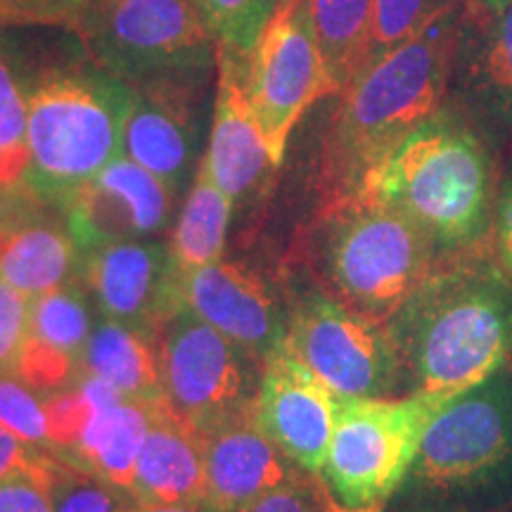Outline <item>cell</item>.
<instances>
[{"instance_id": "obj_1", "label": "cell", "mask_w": 512, "mask_h": 512, "mask_svg": "<svg viewBox=\"0 0 512 512\" xmlns=\"http://www.w3.org/2000/svg\"><path fill=\"white\" fill-rule=\"evenodd\" d=\"M465 5L361 69L347 88L320 147V209L361 195L380 166L446 102L456 72Z\"/></svg>"}, {"instance_id": "obj_2", "label": "cell", "mask_w": 512, "mask_h": 512, "mask_svg": "<svg viewBox=\"0 0 512 512\" xmlns=\"http://www.w3.org/2000/svg\"><path fill=\"white\" fill-rule=\"evenodd\" d=\"M486 133L470 112L444 102L361 190L418 223L437 268L494 254L501 188Z\"/></svg>"}, {"instance_id": "obj_3", "label": "cell", "mask_w": 512, "mask_h": 512, "mask_svg": "<svg viewBox=\"0 0 512 512\" xmlns=\"http://www.w3.org/2000/svg\"><path fill=\"white\" fill-rule=\"evenodd\" d=\"M384 325L403 394L453 396L512 368V285L494 254L434 268Z\"/></svg>"}, {"instance_id": "obj_4", "label": "cell", "mask_w": 512, "mask_h": 512, "mask_svg": "<svg viewBox=\"0 0 512 512\" xmlns=\"http://www.w3.org/2000/svg\"><path fill=\"white\" fill-rule=\"evenodd\" d=\"M15 55L27 95L24 185L62 204L121 155L133 88L83 48L74 60L29 62L19 50Z\"/></svg>"}, {"instance_id": "obj_5", "label": "cell", "mask_w": 512, "mask_h": 512, "mask_svg": "<svg viewBox=\"0 0 512 512\" xmlns=\"http://www.w3.org/2000/svg\"><path fill=\"white\" fill-rule=\"evenodd\" d=\"M387 505L396 512H496L512 505V368L441 403Z\"/></svg>"}, {"instance_id": "obj_6", "label": "cell", "mask_w": 512, "mask_h": 512, "mask_svg": "<svg viewBox=\"0 0 512 512\" xmlns=\"http://www.w3.org/2000/svg\"><path fill=\"white\" fill-rule=\"evenodd\" d=\"M306 259L318 290L382 323L437 268L418 223L368 195L320 209Z\"/></svg>"}, {"instance_id": "obj_7", "label": "cell", "mask_w": 512, "mask_h": 512, "mask_svg": "<svg viewBox=\"0 0 512 512\" xmlns=\"http://www.w3.org/2000/svg\"><path fill=\"white\" fill-rule=\"evenodd\" d=\"M64 27L126 83L211 72L216 43L192 0H79Z\"/></svg>"}, {"instance_id": "obj_8", "label": "cell", "mask_w": 512, "mask_h": 512, "mask_svg": "<svg viewBox=\"0 0 512 512\" xmlns=\"http://www.w3.org/2000/svg\"><path fill=\"white\" fill-rule=\"evenodd\" d=\"M446 399L427 392L339 399L320 467V479L339 508L377 510L389 503L411 470L427 422Z\"/></svg>"}, {"instance_id": "obj_9", "label": "cell", "mask_w": 512, "mask_h": 512, "mask_svg": "<svg viewBox=\"0 0 512 512\" xmlns=\"http://www.w3.org/2000/svg\"><path fill=\"white\" fill-rule=\"evenodd\" d=\"M155 349L162 403L202 437L254 413L264 363L183 302L159 325Z\"/></svg>"}, {"instance_id": "obj_10", "label": "cell", "mask_w": 512, "mask_h": 512, "mask_svg": "<svg viewBox=\"0 0 512 512\" xmlns=\"http://www.w3.org/2000/svg\"><path fill=\"white\" fill-rule=\"evenodd\" d=\"M285 344L337 399L403 394L387 325L347 309L323 290L306 292L294 302Z\"/></svg>"}, {"instance_id": "obj_11", "label": "cell", "mask_w": 512, "mask_h": 512, "mask_svg": "<svg viewBox=\"0 0 512 512\" xmlns=\"http://www.w3.org/2000/svg\"><path fill=\"white\" fill-rule=\"evenodd\" d=\"M242 79L268 152L280 166L297 121L313 102L330 98L306 0H280L245 57Z\"/></svg>"}, {"instance_id": "obj_12", "label": "cell", "mask_w": 512, "mask_h": 512, "mask_svg": "<svg viewBox=\"0 0 512 512\" xmlns=\"http://www.w3.org/2000/svg\"><path fill=\"white\" fill-rule=\"evenodd\" d=\"M211 72L131 83L121 155L145 166L176 192L200 169L204 98Z\"/></svg>"}, {"instance_id": "obj_13", "label": "cell", "mask_w": 512, "mask_h": 512, "mask_svg": "<svg viewBox=\"0 0 512 512\" xmlns=\"http://www.w3.org/2000/svg\"><path fill=\"white\" fill-rule=\"evenodd\" d=\"M79 280L100 316L155 342L181 306L178 268L164 240H114L79 252Z\"/></svg>"}, {"instance_id": "obj_14", "label": "cell", "mask_w": 512, "mask_h": 512, "mask_svg": "<svg viewBox=\"0 0 512 512\" xmlns=\"http://www.w3.org/2000/svg\"><path fill=\"white\" fill-rule=\"evenodd\" d=\"M176 190L126 155L62 202L67 230L79 247L114 240H159L174 219Z\"/></svg>"}, {"instance_id": "obj_15", "label": "cell", "mask_w": 512, "mask_h": 512, "mask_svg": "<svg viewBox=\"0 0 512 512\" xmlns=\"http://www.w3.org/2000/svg\"><path fill=\"white\" fill-rule=\"evenodd\" d=\"M337 403V396L283 342L264 363L254 420L302 470L320 475Z\"/></svg>"}, {"instance_id": "obj_16", "label": "cell", "mask_w": 512, "mask_h": 512, "mask_svg": "<svg viewBox=\"0 0 512 512\" xmlns=\"http://www.w3.org/2000/svg\"><path fill=\"white\" fill-rule=\"evenodd\" d=\"M181 302L261 363L287 337L290 309L254 273L228 261L178 273Z\"/></svg>"}, {"instance_id": "obj_17", "label": "cell", "mask_w": 512, "mask_h": 512, "mask_svg": "<svg viewBox=\"0 0 512 512\" xmlns=\"http://www.w3.org/2000/svg\"><path fill=\"white\" fill-rule=\"evenodd\" d=\"M245 57L216 48L214 112H211L209 145L202 169L233 202L254 195L271 171L278 169L256 124L245 93Z\"/></svg>"}, {"instance_id": "obj_18", "label": "cell", "mask_w": 512, "mask_h": 512, "mask_svg": "<svg viewBox=\"0 0 512 512\" xmlns=\"http://www.w3.org/2000/svg\"><path fill=\"white\" fill-rule=\"evenodd\" d=\"M93 306L81 280L31 299L29 337L15 375L43 396L72 387L83 375V349L95 325Z\"/></svg>"}, {"instance_id": "obj_19", "label": "cell", "mask_w": 512, "mask_h": 512, "mask_svg": "<svg viewBox=\"0 0 512 512\" xmlns=\"http://www.w3.org/2000/svg\"><path fill=\"white\" fill-rule=\"evenodd\" d=\"M202 441L207 508L214 512L238 510L306 472L256 425L254 413L216 427Z\"/></svg>"}, {"instance_id": "obj_20", "label": "cell", "mask_w": 512, "mask_h": 512, "mask_svg": "<svg viewBox=\"0 0 512 512\" xmlns=\"http://www.w3.org/2000/svg\"><path fill=\"white\" fill-rule=\"evenodd\" d=\"M456 69L465 110L486 131L512 140V0L463 12Z\"/></svg>"}, {"instance_id": "obj_21", "label": "cell", "mask_w": 512, "mask_h": 512, "mask_svg": "<svg viewBox=\"0 0 512 512\" xmlns=\"http://www.w3.org/2000/svg\"><path fill=\"white\" fill-rule=\"evenodd\" d=\"M131 494L140 505H207L202 434L176 418L162 401L140 448Z\"/></svg>"}, {"instance_id": "obj_22", "label": "cell", "mask_w": 512, "mask_h": 512, "mask_svg": "<svg viewBox=\"0 0 512 512\" xmlns=\"http://www.w3.org/2000/svg\"><path fill=\"white\" fill-rule=\"evenodd\" d=\"M152 422V403L119 399L98 408L83 430L69 463L93 472L105 482L131 491L140 448Z\"/></svg>"}, {"instance_id": "obj_23", "label": "cell", "mask_w": 512, "mask_h": 512, "mask_svg": "<svg viewBox=\"0 0 512 512\" xmlns=\"http://www.w3.org/2000/svg\"><path fill=\"white\" fill-rule=\"evenodd\" d=\"M83 373L100 377L126 399L140 403L162 401L155 342L112 318L100 316L95 320L83 349Z\"/></svg>"}, {"instance_id": "obj_24", "label": "cell", "mask_w": 512, "mask_h": 512, "mask_svg": "<svg viewBox=\"0 0 512 512\" xmlns=\"http://www.w3.org/2000/svg\"><path fill=\"white\" fill-rule=\"evenodd\" d=\"M74 275H79V247L69 230L53 223H27L5 235L0 278L27 297L57 290Z\"/></svg>"}, {"instance_id": "obj_25", "label": "cell", "mask_w": 512, "mask_h": 512, "mask_svg": "<svg viewBox=\"0 0 512 512\" xmlns=\"http://www.w3.org/2000/svg\"><path fill=\"white\" fill-rule=\"evenodd\" d=\"M330 95L361 72L373 27V0H306Z\"/></svg>"}, {"instance_id": "obj_26", "label": "cell", "mask_w": 512, "mask_h": 512, "mask_svg": "<svg viewBox=\"0 0 512 512\" xmlns=\"http://www.w3.org/2000/svg\"><path fill=\"white\" fill-rule=\"evenodd\" d=\"M233 204L200 164L169 240L178 273L195 271L221 259Z\"/></svg>"}, {"instance_id": "obj_27", "label": "cell", "mask_w": 512, "mask_h": 512, "mask_svg": "<svg viewBox=\"0 0 512 512\" xmlns=\"http://www.w3.org/2000/svg\"><path fill=\"white\" fill-rule=\"evenodd\" d=\"M27 95L10 36L0 29V192L27 178Z\"/></svg>"}, {"instance_id": "obj_28", "label": "cell", "mask_w": 512, "mask_h": 512, "mask_svg": "<svg viewBox=\"0 0 512 512\" xmlns=\"http://www.w3.org/2000/svg\"><path fill=\"white\" fill-rule=\"evenodd\" d=\"M460 5H465V0H373V27L361 69L401 48Z\"/></svg>"}, {"instance_id": "obj_29", "label": "cell", "mask_w": 512, "mask_h": 512, "mask_svg": "<svg viewBox=\"0 0 512 512\" xmlns=\"http://www.w3.org/2000/svg\"><path fill=\"white\" fill-rule=\"evenodd\" d=\"M48 484L53 512H136L140 505L131 491L60 456L50 458Z\"/></svg>"}, {"instance_id": "obj_30", "label": "cell", "mask_w": 512, "mask_h": 512, "mask_svg": "<svg viewBox=\"0 0 512 512\" xmlns=\"http://www.w3.org/2000/svg\"><path fill=\"white\" fill-rule=\"evenodd\" d=\"M216 48L247 57L280 0H192Z\"/></svg>"}, {"instance_id": "obj_31", "label": "cell", "mask_w": 512, "mask_h": 512, "mask_svg": "<svg viewBox=\"0 0 512 512\" xmlns=\"http://www.w3.org/2000/svg\"><path fill=\"white\" fill-rule=\"evenodd\" d=\"M0 427L41 451L53 453L46 396L15 373H0Z\"/></svg>"}, {"instance_id": "obj_32", "label": "cell", "mask_w": 512, "mask_h": 512, "mask_svg": "<svg viewBox=\"0 0 512 512\" xmlns=\"http://www.w3.org/2000/svg\"><path fill=\"white\" fill-rule=\"evenodd\" d=\"M233 512H342V508L330 496L323 479H316L311 472H302L299 477L275 486Z\"/></svg>"}, {"instance_id": "obj_33", "label": "cell", "mask_w": 512, "mask_h": 512, "mask_svg": "<svg viewBox=\"0 0 512 512\" xmlns=\"http://www.w3.org/2000/svg\"><path fill=\"white\" fill-rule=\"evenodd\" d=\"M31 297L0 278V373H15L29 337Z\"/></svg>"}, {"instance_id": "obj_34", "label": "cell", "mask_w": 512, "mask_h": 512, "mask_svg": "<svg viewBox=\"0 0 512 512\" xmlns=\"http://www.w3.org/2000/svg\"><path fill=\"white\" fill-rule=\"evenodd\" d=\"M50 458L53 456L0 477V512H53L48 484Z\"/></svg>"}, {"instance_id": "obj_35", "label": "cell", "mask_w": 512, "mask_h": 512, "mask_svg": "<svg viewBox=\"0 0 512 512\" xmlns=\"http://www.w3.org/2000/svg\"><path fill=\"white\" fill-rule=\"evenodd\" d=\"M79 0H0V22L64 24Z\"/></svg>"}, {"instance_id": "obj_36", "label": "cell", "mask_w": 512, "mask_h": 512, "mask_svg": "<svg viewBox=\"0 0 512 512\" xmlns=\"http://www.w3.org/2000/svg\"><path fill=\"white\" fill-rule=\"evenodd\" d=\"M494 259L512 285V176L501 185L496 204Z\"/></svg>"}, {"instance_id": "obj_37", "label": "cell", "mask_w": 512, "mask_h": 512, "mask_svg": "<svg viewBox=\"0 0 512 512\" xmlns=\"http://www.w3.org/2000/svg\"><path fill=\"white\" fill-rule=\"evenodd\" d=\"M48 456L53 453L41 451V448L27 444L12 434L5 427H0V477L10 475V472L24 470V467H34L38 463H43Z\"/></svg>"}, {"instance_id": "obj_38", "label": "cell", "mask_w": 512, "mask_h": 512, "mask_svg": "<svg viewBox=\"0 0 512 512\" xmlns=\"http://www.w3.org/2000/svg\"><path fill=\"white\" fill-rule=\"evenodd\" d=\"M136 512H214L207 505H138Z\"/></svg>"}, {"instance_id": "obj_39", "label": "cell", "mask_w": 512, "mask_h": 512, "mask_svg": "<svg viewBox=\"0 0 512 512\" xmlns=\"http://www.w3.org/2000/svg\"><path fill=\"white\" fill-rule=\"evenodd\" d=\"M503 3L505 0H465V10L467 12H484V10H494Z\"/></svg>"}, {"instance_id": "obj_40", "label": "cell", "mask_w": 512, "mask_h": 512, "mask_svg": "<svg viewBox=\"0 0 512 512\" xmlns=\"http://www.w3.org/2000/svg\"><path fill=\"white\" fill-rule=\"evenodd\" d=\"M342 512H377V510H344L342 508Z\"/></svg>"}, {"instance_id": "obj_41", "label": "cell", "mask_w": 512, "mask_h": 512, "mask_svg": "<svg viewBox=\"0 0 512 512\" xmlns=\"http://www.w3.org/2000/svg\"><path fill=\"white\" fill-rule=\"evenodd\" d=\"M496 512H512V505H508V508H501V510H496Z\"/></svg>"}]
</instances>
